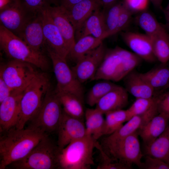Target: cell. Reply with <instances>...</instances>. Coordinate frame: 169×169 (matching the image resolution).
<instances>
[{
    "instance_id": "6da1fadb",
    "label": "cell",
    "mask_w": 169,
    "mask_h": 169,
    "mask_svg": "<svg viewBox=\"0 0 169 169\" xmlns=\"http://www.w3.org/2000/svg\"><path fill=\"white\" fill-rule=\"evenodd\" d=\"M0 138V169L25 156L44 137L49 134L30 126L12 128Z\"/></svg>"
},
{
    "instance_id": "7a4b0ae2",
    "label": "cell",
    "mask_w": 169,
    "mask_h": 169,
    "mask_svg": "<svg viewBox=\"0 0 169 169\" xmlns=\"http://www.w3.org/2000/svg\"><path fill=\"white\" fill-rule=\"evenodd\" d=\"M50 89L49 78L44 73L38 72L23 91L19 115L15 126L24 128L26 123L37 114L44 99Z\"/></svg>"
},
{
    "instance_id": "3957f363",
    "label": "cell",
    "mask_w": 169,
    "mask_h": 169,
    "mask_svg": "<svg viewBox=\"0 0 169 169\" xmlns=\"http://www.w3.org/2000/svg\"><path fill=\"white\" fill-rule=\"evenodd\" d=\"M0 46L6 55L13 59L28 63L43 70L48 68V60L43 52L32 48L1 24Z\"/></svg>"
},
{
    "instance_id": "277c9868",
    "label": "cell",
    "mask_w": 169,
    "mask_h": 169,
    "mask_svg": "<svg viewBox=\"0 0 169 169\" xmlns=\"http://www.w3.org/2000/svg\"><path fill=\"white\" fill-rule=\"evenodd\" d=\"M97 141L87 135L59 149L58 169H90L95 164L93 151Z\"/></svg>"
},
{
    "instance_id": "5b68a950",
    "label": "cell",
    "mask_w": 169,
    "mask_h": 169,
    "mask_svg": "<svg viewBox=\"0 0 169 169\" xmlns=\"http://www.w3.org/2000/svg\"><path fill=\"white\" fill-rule=\"evenodd\" d=\"M59 152L57 144L54 142L48 135L25 156L8 166L16 169H58Z\"/></svg>"
},
{
    "instance_id": "8992f818",
    "label": "cell",
    "mask_w": 169,
    "mask_h": 169,
    "mask_svg": "<svg viewBox=\"0 0 169 169\" xmlns=\"http://www.w3.org/2000/svg\"><path fill=\"white\" fill-rule=\"evenodd\" d=\"M138 131L111 143L100 145L105 153L113 161L132 167L135 164L141 168L142 152Z\"/></svg>"
},
{
    "instance_id": "52a82bcc",
    "label": "cell",
    "mask_w": 169,
    "mask_h": 169,
    "mask_svg": "<svg viewBox=\"0 0 169 169\" xmlns=\"http://www.w3.org/2000/svg\"><path fill=\"white\" fill-rule=\"evenodd\" d=\"M60 101L55 90L47 93L40 109L29 126L49 134L57 131L63 114Z\"/></svg>"
},
{
    "instance_id": "ba28073f",
    "label": "cell",
    "mask_w": 169,
    "mask_h": 169,
    "mask_svg": "<svg viewBox=\"0 0 169 169\" xmlns=\"http://www.w3.org/2000/svg\"><path fill=\"white\" fill-rule=\"evenodd\" d=\"M33 65L13 59L1 66L0 76L13 91L22 92L37 74Z\"/></svg>"
},
{
    "instance_id": "9c48e42d",
    "label": "cell",
    "mask_w": 169,
    "mask_h": 169,
    "mask_svg": "<svg viewBox=\"0 0 169 169\" xmlns=\"http://www.w3.org/2000/svg\"><path fill=\"white\" fill-rule=\"evenodd\" d=\"M46 50L51 60L57 81L55 90L74 94L84 100V90L82 84L76 78L68 66L66 59L49 49Z\"/></svg>"
},
{
    "instance_id": "30bf717a",
    "label": "cell",
    "mask_w": 169,
    "mask_h": 169,
    "mask_svg": "<svg viewBox=\"0 0 169 169\" xmlns=\"http://www.w3.org/2000/svg\"><path fill=\"white\" fill-rule=\"evenodd\" d=\"M134 54L118 47L106 49L101 64L90 80L103 79L115 81L124 62Z\"/></svg>"
},
{
    "instance_id": "8fae6325",
    "label": "cell",
    "mask_w": 169,
    "mask_h": 169,
    "mask_svg": "<svg viewBox=\"0 0 169 169\" xmlns=\"http://www.w3.org/2000/svg\"><path fill=\"white\" fill-rule=\"evenodd\" d=\"M35 14L27 10L20 0H13L0 10V24L17 36L28 21Z\"/></svg>"
},
{
    "instance_id": "7c38bea8",
    "label": "cell",
    "mask_w": 169,
    "mask_h": 169,
    "mask_svg": "<svg viewBox=\"0 0 169 169\" xmlns=\"http://www.w3.org/2000/svg\"><path fill=\"white\" fill-rule=\"evenodd\" d=\"M106 49L102 43L79 59L71 68L77 79L82 84L94 76L104 59Z\"/></svg>"
},
{
    "instance_id": "4fadbf2b",
    "label": "cell",
    "mask_w": 169,
    "mask_h": 169,
    "mask_svg": "<svg viewBox=\"0 0 169 169\" xmlns=\"http://www.w3.org/2000/svg\"><path fill=\"white\" fill-rule=\"evenodd\" d=\"M57 131L58 134L57 144L59 149L64 148L71 142L87 135L83 120L70 116L63 110Z\"/></svg>"
},
{
    "instance_id": "5bb4252c",
    "label": "cell",
    "mask_w": 169,
    "mask_h": 169,
    "mask_svg": "<svg viewBox=\"0 0 169 169\" xmlns=\"http://www.w3.org/2000/svg\"><path fill=\"white\" fill-rule=\"evenodd\" d=\"M47 8L42 11L45 48L46 49H49L66 59L69 49L59 29L53 22Z\"/></svg>"
},
{
    "instance_id": "9a60e30c",
    "label": "cell",
    "mask_w": 169,
    "mask_h": 169,
    "mask_svg": "<svg viewBox=\"0 0 169 169\" xmlns=\"http://www.w3.org/2000/svg\"><path fill=\"white\" fill-rule=\"evenodd\" d=\"M23 92L13 91L0 103V132L2 134L15 127L20 111Z\"/></svg>"
},
{
    "instance_id": "2e32d148",
    "label": "cell",
    "mask_w": 169,
    "mask_h": 169,
    "mask_svg": "<svg viewBox=\"0 0 169 169\" xmlns=\"http://www.w3.org/2000/svg\"><path fill=\"white\" fill-rule=\"evenodd\" d=\"M17 36L34 49L42 52L45 44L42 12L32 17Z\"/></svg>"
},
{
    "instance_id": "e0dca14e",
    "label": "cell",
    "mask_w": 169,
    "mask_h": 169,
    "mask_svg": "<svg viewBox=\"0 0 169 169\" xmlns=\"http://www.w3.org/2000/svg\"><path fill=\"white\" fill-rule=\"evenodd\" d=\"M121 37L127 45L134 54L148 62L156 59L153 51L152 40L146 34L126 32H121Z\"/></svg>"
},
{
    "instance_id": "ac0fdd59",
    "label": "cell",
    "mask_w": 169,
    "mask_h": 169,
    "mask_svg": "<svg viewBox=\"0 0 169 169\" xmlns=\"http://www.w3.org/2000/svg\"><path fill=\"white\" fill-rule=\"evenodd\" d=\"M101 7L95 10L75 32V42L85 36H92L103 40L107 37Z\"/></svg>"
},
{
    "instance_id": "d6986e66",
    "label": "cell",
    "mask_w": 169,
    "mask_h": 169,
    "mask_svg": "<svg viewBox=\"0 0 169 169\" xmlns=\"http://www.w3.org/2000/svg\"><path fill=\"white\" fill-rule=\"evenodd\" d=\"M53 22L61 33L69 52L75 43V30L69 19L65 9L60 5L47 8Z\"/></svg>"
},
{
    "instance_id": "ffe728a7",
    "label": "cell",
    "mask_w": 169,
    "mask_h": 169,
    "mask_svg": "<svg viewBox=\"0 0 169 169\" xmlns=\"http://www.w3.org/2000/svg\"><path fill=\"white\" fill-rule=\"evenodd\" d=\"M128 102V92L125 88L119 86L101 98L96 104L95 108L105 114L110 111L122 109Z\"/></svg>"
},
{
    "instance_id": "44dd1931",
    "label": "cell",
    "mask_w": 169,
    "mask_h": 169,
    "mask_svg": "<svg viewBox=\"0 0 169 169\" xmlns=\"http://www.w3.org/2000/svg\"><path fill=\"white\" fill-rule=\"evenodd\" d=\"M169 125V116L159 113L138 131V133L145 146H147L162 134Z\"/></svg>"
},
{
    "instance_id": "7402d4cb",
    "label": "cell",
    "mask_w": 169,
    "mask_h": 169,
    "mask_svg": "<svg viewBox=\"0 0 169 169\" xmlns=\"http://www.w3.org/2000/svg\"><path fill=\"white\" fill-rule=\"evenodd\" d=\"M100 7H101L98 0H83L69 9H65L75 32L95 10Z\"/></svg>"
},
{
    "instance_id": "603a6c76",
    "label": "cell",
    "mask_w": 169,
    "mask_h": 169,
    "mask_svg": "<svg viewBox=\"0 0 169 169\" xmlns=\"http://www.w3.org/2000/svg\"><path fill=\"white\" fill-rule=\"evenodd\" d=\"M125 90L136 98L153 97L154 90L141 76L132 71L125 78Z\"/></svg>"
},
{
    "instance_id": "cb8c5ba5",
    "label": "cell",
    "mask_w": 169,
    "mask_h": 169,
    "mask_svg": "<svg viewBox=\"0 0 169 169\" xmlns=\"http://www.w3.org/2000/svg\"><path fill=\"white\" fill-rule=\"evenodd\" d=\"M54 90L64 111L71 116L84 120L85 111L84 100L74 94Z\"/></svg>"
},
{
    "instance_id": "d4e9b609",
    "label": "cell",
    "mask_w": 169,
    "mask_h": 169,
    "mask_svg": "<svg viewBox=\"0 0 169 169\" xmlns=\"http://www.w3.org/2000/svg\"><path fill=\"white\" fill-rule=\"evenodd\" d=\"M145 153L146 155L158 158L169 164V125L154 141L145 146Z\"/></svg>"
},
{
    "instance_id": "484cf974",
    "label": "cell",
    "mask_w": 169,
    "mask_h": 169,
    "mask_svg": "<svg viewBox=\"0 0 169 169\" xmlns=\"http://www.w3.org/2000/svg\"><path fill=\"white\" fill-rule=\"evenodd\" d=\"M104 114L96 108H87L84 118L87 135L97 141L103 136L105 119Z\"/></svg>"
},
{
    "instance_id": "4316f807",
    "label": "cell",
    "mask_w": 169,
    "mask_h": 169,
    "mask_svg": "<svg viewBox=\"0 0 169 169\" xmlns=\"http://www.w3.org/2000/svg\"><path fill=\"white\" fill-rule=\"evenodd\" d=\"M144 125V119L141 115L134 116L114 133L103 138L100 144H107L123 139L138 131Z\"/></svg>"
},
{
    "instance_id": "83f0119b",
    "label": "cell",
    "mask_w": 169,
    "mask_h": 169,
    "mask_svg": "<svg viewBox=\"0 0 169 169\" xmlns=\"http://www.w3.org/2000/svg\"><path fill=\"white\" fill-rule=\"evenodd\" d=\"M103 40L90 35L82 37L75 42L67 58L76 63L82 57L99 46Z\"/></svg>"
},
{
    "instance_id": "f1b7e54d",
    "label": "cell",
    "mask_w": 169,
    "mask_h": 169,
    "mask_svg": "<svg viewBox=\"0 0 169 169\" xmlns=\"http://www.w3.org/2000/svg\"><path fill=\"white\" fill-rule=\"evenodd\" d=\"M151 38L153 52L156 59L163 64L169 61V34L163 28Z\"/></svg>"
},
{
    "instance_id": "f546056e",
    "label": "cell",
    "mask_w": 169,
    "mask_h": 169,
    "mask_svg": "<svg viewBox=\"0 0 169 169\" xmlns=\"http://www.w3.org/2000/svg\"><path fill=\"white\" fill-rule=\"evenodd\" d=\"M140 74L154 90L169 87V68L167 67H159Z\"/></svg>"
},
{
    "instance_id": "4dcf8cb0",
    "label": "cell",
    "mask_w": 169,
    "mask_h": 169,
    "mask_svg": "<svg viewBox=\"0 0 169 169\" xmlns=\"http://www.w3.org/2000/svg\"><path fill=\"white\" fill-rule=\"evenodd\" d=\"M105 118L103 130V136L114 133L125 121L129 120L127 110H118L108 112L105 114Z\"/></svg>"
},
{
    "instance_id": "1f68e13d",
    "label": "cell",
    "mask_w": 169,
    "mask_h": 169,
    "mask_svg": "<svg viewBox=\"0 0 169 169\" xmlns=\"http://www.w3.org/2000/svg\"><path fill=\"white\" fill-rule=\"evenodd\" d=\"M124 6L123 0L117 1L107 7L102 8L107 37L113 35Z\"/></svg>"
},
{
    "instance_id": "d6a6232c",
    "label": "cell",
    "mask_w": 169,
    "mask_h": 169,
    "mask_svg": "<svg viewBox=\"0 0 169 169\" xmlns=\"http://www.w3.org/2000/svg\"><path fill=\"white\" fill-rule=\"evenodd\" d=\"M136 21L146 34L150 37L155 35L164 28L151 13L145 10L140 11L136 17Z\"/></svg>"
},
{
    "instance_id": "836d02e7",
    "label": "cell",
    "mask_w": 169,
    "mask_h": 169,
    "mask_svg": "<svg viewBox=\"0 0 169 169\" xmlns=\"http://www.w3.org/2000/svg\"><path fill=\"white\" fill-rule=\"evenodd\" d=\"M119 86L110 80H106L95 84L88 92L86 98L87 104L90 106L95 105L103 97Z\"/></svg>"
},
{
    "instance_id": "e575fe53",
    "label": "cell",
    "mask_w": 169,
    "mask_h": 169,
    "mask_svg": "<svg viewBox=\"0 0 169 169\" xmlns=\"http://www.w3.org/2000/svg\"><path fill=\"white\" fill-rule=\"evenodd\" d=\"M156 102V96L150 98H137L127 109L130 119L136 115H142L148 111ZM129 119V120H130Z\"/></svg>"
},
{
    "instance_id": "d590c367",
    "label": "cell",
    "mask_w": 169,
    "mask_h": 169,
    "mask_svg": "<svg viewBox=\"0 0 169 169\" xmlns=\"http://www.w3.org/2000/svg\"><path fill=\"white\" fill-rule=\"evenodd\" d=\"M24 7L29 12L36 14L50 6L52 0H20Z\"/></svg>"
},
{
    "instance_id": "8d00e7d4",
    "label": "cell",
    "mask_w": 169,
    "mask_h": 169,
    "mask_svg": "<svg viewBox=\"0 0 169 169\" xmlns=\"http://www.w3.org/2000/svg\"><path fill=\"white\" fill-rule=\"evenodd\" d=\"M133 13V12L124 4V7L120 15L113 35L125 29L130 23Z\"/></svg>"
},
{
    "instance_id": "74e56055",
    "label": "cell",
    "mask_w": 169,
    "mask_h": 169,
    "mask_svg": "<svg viewBox=\"0 0 169 169\" xmlns=\"http://www.w3.org/2000/svg\"><path fill=\"white\" fill-rule=\"evenodd\" d=\"M142 168L146 169H169V164L158 158L146 155Z\"/></svg>"
},
{
    "instance_id": "f35d334b",
    "label": "cell",
    "mask_w": 169,
    "mask_h": 169,
    "mask_svg": "<svg viewBox=\"0 0 169 169\" xmlns=\"http://www.w3.org/2000/svg\"><path fill=\"white\" fill-rule=\"evenodd\" d=\"M159 113H162L169 116V92L156 96Z\"/></svg>"
},
{
    "instance_id": "ab89813d",
    "label": "cell",
    "mask_w": 169,
    "mask_h": 169,
    "mask_svg": "<svg viewBox=\"0 0 169 169\" xmlns=\"http://www.w3.org/2000/svg\"><path fill=\"white\" fill-rule=\"evenodd\" d=\"M125 5L133 13L136 11L143 10L145 5L146 0H123Z\"/></svg>"
},
{
    "instance_id": "60d3db41",
    "label": "cell",
    "mask_w": 169,
    "mask_h": 169,
    "mask_svg": "<svg viewBox=\"0 0 169 169\" xmlns=\"http://www.w3.org/2000/svg\"><path fill=\"white\" fill-rule=\"evenodd\" d=\"M13 91L0 76V103L10 95Z\"/></svg>"
},
{
    "instance_id": "b9f144b4",
    "label": "cell",
    "mask_w": 169,
    "mask_h": 169,
    "mask_svg": "<svg viewBox=\"0 0 169 169\" xmlns=\"http://www.w3.org/2000/svg\"><path fill=\"white\" fill-rule=\"evenodd\" d=\"M132 167L114 161H112L102 165H98L97 167V169H130Z\"/></svg>"
},
{
    "instance_id": "7bdbcfd3",
    "label": "cell",
    "mask_w": 169,
    "mask_h": 169,
    "mask_svg": "<svg viewBox=\"0 0 169 169\" xmlns=\"http://www.w3.org/2000/svg\"><path fill=\"white\" fill-rule=\"evenodd\" d=\"M83 0H58L60 5L64 7L66 10L70 8L73 6Z\"/></svg>"
},
{
    "instance_id": "ee69618b",
    "label": "cell",
    "mask_w": 169,
    "mask_h": 169,
    "mask_svg": "<svg viewBox=\"0 0 169 169\" xmlns=\"http://www.w3.org/2000/svg\"><path fill=\"white\" fill-rule=\"evenodd\" d=\"M98 2L102 8L107 7L117 2L118 0H98Z\"/></svg>"
},
{
    "instance_id": "f6af8a7d",
    "label": "cell",
    "mask_w": 169,
    "mask_h": 169,
    "mask_svg": "<svg viewBox=\"0 0 169 169\" xmlns=\"http://www.w3.org/2000/svg\"><path fill=\"white\" fill-rule=\"evenodd\" d=\"M163 10L165 14L166 24L169 29V2L166 7Z\"/></svg>"
},
{
    "instance_id": "bcb514c9",
    "label": "cell",
    "mask_w": 169,
    "mask_h": 169,
    "mask_svg": "<svg viewBox=\"0 0 169 169\" xmlns=\"http://www.w3.org/2000/svg\"><path fill=\"white\" fill-rule=\"evenodd\" d=\"M153 5L156 8L160 10L163 9L162 3L163 0H149Z\"/></svg>"
},
{
    "instance_id": "7dc6e473",
    "label": "cell",
    "mask_w": 169,
    "mask_h": 169,
    "mask_svg": "<svg viewBox=\"0 0 169 169\" xmlns=\"http://www.w3.org/2000/svg\"><path fill=\"white\" fill-rule=\"evenodd\" d=\"M13 0H0V10H1L9 4Z\"/></svg>"
},
{
    "instance_id": "c3c4849f",
    "label": "cell",
    "mask_w": 169,
    "mask_h": 169,
    "mask_svg": "<svg viewBox=\"0 0 169 169\" xmlns=\"http://www.w3.org/2000/svg\"><path fill=\"white\" fill-rule=\"evenodd\" d=\"M52 1L56 3V2H58V0H52Z\"/></svg>"
},
{
    "instance_id": "681fc988",
    "label": "cell",
    "mask_w": 169,
    "mask_h": 169,
    "mask_svg": "<svg viewBox=\"0 0 169 169\" xmlns=\"http://www.w3.org/2000/svg\"></svg>"
}]
</instances>
